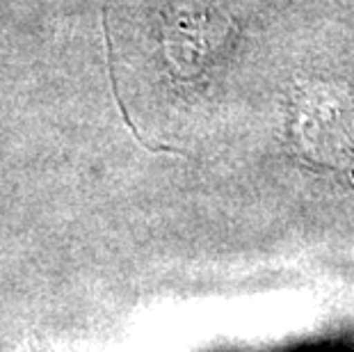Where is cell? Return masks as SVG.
Returning <instances> with one entry per match:
<instances>
[{
    "mask_svg": "<svg viewBox=\"0 0 354 352\" xmlns=\"http://www.w3.org/2000/svg\"><path fill=\"white\" fill-rule=\"evenodd\" d=\"M292 133L306 156L354 169V96L329 85L304 87L295 101Z\"/></svg>",
    "mask_w": 354,
    "mask_h": 352,
    "instance_id": "6da1fadb",
    "label": "cell"
}]
</instances>
